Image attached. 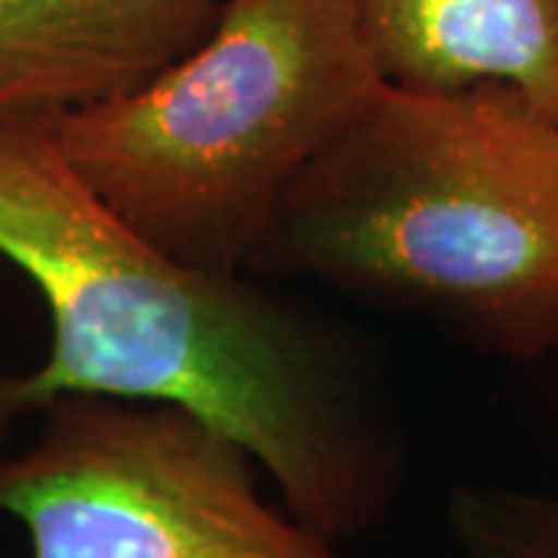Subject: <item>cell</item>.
Returning a JSON list of instances; mask_svg holds the SVG:
<instances>
[{"instance_id":"obj_1","label":"cell","mask_w":558,"mask_h":558,"mask_svg":"<svg viewBox=\"0 0 558 558\" xmlns=\"http://www.w3.org/2000/svg\"><path fill=\"white\" fill-rule=\"evenodd\" d=\"M0 258L50 317L38 369L0 376V425L69 395L174 403L240 440L279 502L336 546L395 509L407 444L379 357L255 274L143 240L44 121H0Z\"/></svg>"},{"instance_id":"obj_2","label":"cell","mask_w":558,"mask_h":558,"mask_svg":"<svg viewBox=\"0 0 558 558\" xmlns=\"http://www.w3.org/2000/svg\"><path fill=\"white\" fill-rule=\"evenodd\" d=\"M248 274L311 279L509 360L558 348V124L502 87L381 81Z\"/></svg>"},{"instance_id":"obj_3","label":"cell","mask_w":558,"mask_h":558,"mask_svg":"<svg viewBox=\"0 0 558 558\" xmlns=\"http://www.w3.org/2000/svg\"><path fill=\"white\" fill-rule=\"evenodd\" d=\"M379 84L348 0H223L159 75L44 124L143 240L248 274L292 183Z\"/></svg>"},{"instance_id":"obj_4","label":"cell","mask_w":558,"mask_h":558,"mask_svg":"<svg viewBox=\"0 0 558 558\" xmlns=\"http://www.w3.org/2000/svg\"><path fill=\"white\" fill-rule=\"evenodd\" d=\"M240 440L174 403L69 395L0 459V515L28 558H341L260 497Z\"/></svg>"},{"instance_id":"obj_5","label":"cell","mask_w":558,"mask_h":558,"mask_svg":"<svg viewBox=\"0 0 558 558\" xmlns=\"http://www.w3.org/2000/svg\"><path fill=\"white\" fill-rule=\"evenodd\" d=\"M223 0H0V121H50L159 75Z\"/></svg>"},{"instance_id":"obj_6","label":"cell","mask_w":558,"mask_h":558,"mask_svg":"<svg viewBox=\"0 0 558 558\" xmlns=\"http://www.w3.org/2000/svg\"><path fill=\"white\" fill-rule=\"evenodd\" d=\"M381 81L502 87L558 121V0H348Z\"/></svg>"},{"instance_id":"obj_7","label":"cell","mask_w":558,"mask_h":558,"mask_svg":"<svg viewBox=\"0 0 558 558\" xmlns=\"http://www.w3.org/2000/svg\"><path fill=\"white\" fill-rule=\"evenodd\" d=\"M459 558H558V494L462 481L447 497Z\"/></svg>"},{"instance_id":"obj_8","label":"cell","mask_w":558,"mask_h":558,"mask_svg":"<svg viewBox=\"0 0 558 558\" xmlns=\"http://www.w3.org/2000/svg\"><path fill=\"white\" fill-rule=\"evenodd\" d=\"M556 124H558V121H556Z\"/></svg>"}]
</instances>
